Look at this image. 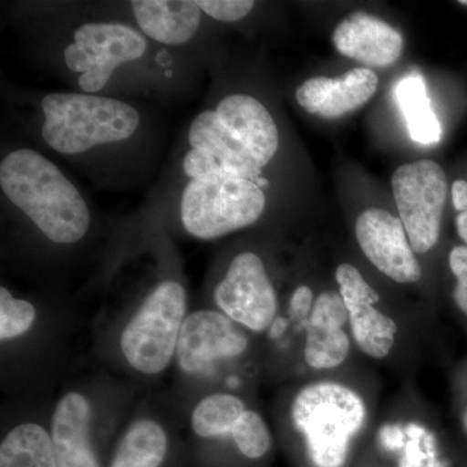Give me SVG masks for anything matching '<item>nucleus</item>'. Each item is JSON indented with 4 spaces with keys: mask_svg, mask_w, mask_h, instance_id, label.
I'll list each match as a JSON object with an SVG mask.
<instances>
[{
    "mask_svg": "<svg viewBox=\"0 0 467 467\" xmlns=\"http://www.w3.org/2000/svg\"><path fill=\"white\" fill-rule=\"evenodd\" d=\"M186 309V291L178 282L164 281L150 291L119 339L122 355L134 370L156 376L171 365Z\"/></svg>",
    "mask_w": 467,
    "mask_h": 467,
    "instance_id": "obj_5",
    "label": "nucleus"
},
{
    "mask_svg": "<svg viewBox=\"0 0 467 467\" xmlns=\"http://www.w3.org/2000/svg\"><path fill=\"white\" fill-rule=\"evenodd\" d=\"M367 417L364 399L346 384L331 380L303 387L291 405L292 423L316 467H343L350 442Z\"/></svg>",
    "mask_w": 467,
    "mask_h": 467,
    "instance_id": "obj_2",
    "label": "nucleus"
},
{
    "mask_svg": "<svg viewBox=\"0 0 467 467\" xmlns=\"http://www.w3.org/2000/svg\"><path fill=\"white\" fill-rule=\"evenodd\" d=\"M146 50V38L133 27L90 23L76 30L75 41L67 46L64 57L70 70L81 73L79 88L97 92L109 84L117 67L138 60Z\"/></svg>",
    "mask_w": 467,
    "mask_h": 467,
    "instance_id": "obj_7",
    "label": "nucleus"
},
{
    "mask_svg": "<svg viewBox=\"0 0 467 467\" xmlns=\"http://www.w3.org/2000/svg\"><path fill=\"white\" fill-rule=\"evenodd\" d=\"M247 410L241 398L233 393H212L193 409L192 426L201 438L232 435L234 427Z\"/></svg>",
    "mask_w": 467,
    "mask_h": 467,
    "instance_id": "obj_21",
    "label": "nucleus"
},
{
    "mask_svg": "<svg viewBox=\"0 0 467 467\" xmlns=\"http://www.w3.org/2000/svg\"><path fill=\"white\" fill-rule=\"evenodd\" d=\"M335 279L348 309L353 340L368 358H386L395 346L399 326L395 319L377 308L379 294L352 264L337 266Z\"/></svg>",
    "mask_w": 467,
    "mask_h": 467,
    "instance_id": "obj_11",
    "label": "nucleus"
},
{
    "mask_svg": "<svg viewBox=\"0 0 467 467\" xmlns=\"http://www.w3.org/2000/svg\"><path fill=\"white\" fill-rule=\"evenodd\" d=\"M247 348V335L223 312L196 310L184 318L175 358L187 376L204 377L218 362L239 358Z\"/></svg>",
    "mask_w": 467,
    "mask_h": 467,
    "instance_id": "obj_9",
    "label": "nucleus"
},
{
    "mask_svg": "<svg viewBox=\"0 0 467 467\" xmlns=\"http://www.w3.org/2000/svg\"><path fill=\"white\" fill-rule=\"evenodd\" d=\"M232 438L243 456L250 460L261 459L272 447V435L265 420L257 411L248 409L234 427Z\"/></svg>",
    "mask_w": 467,
    "mask_h": 467,
    "instance_id": "obj_23",
    "label": "nucleus"
},
{
    "mask_svg": "<svg viewBox=\"0 0 467 467\" xmlns=\"http://www.w3.org/2000/svg\"><path fill=\"white\" fill-rule=\"evenodd\" d=\"M463 429H465V431L467 432V410L465 411V414H463Z\"/></svg>",
    "mask_w": 467,
    "mask_h": 467,
    "instance_id": "obj_32",
    "label": "nucleus"
},
{
    "mask_svg": "<svg viewBox=\"0 0 467 467\" xmlns=\"http://www.w3.org/2000/svg\"><path fill=\"white\" fill-rule=\"evenodd\" d=\"M265 204V195L254 181L208 175L187 184L181 199V220L193 238L212 241L254 225Z\"/></svg>",
    "mask_w": 467,
    "mask_h": 467,
    "instance_id": "obj_4",
    "label": "nucleus"
},
{
    "mask_svg": "<svg viewBox=\"0 0 467 467\" xmlns=\"http://www.w3.org/2000/svg\"><path fill=\"white\" fill-rule=\"evenodd\" d=\"M193 150H204L220 162L223 173L256 181L261 168L232 129L223 124L216 110H205L193 119L189 131Z\"/></svg>",
    "mask_w": 467,
    "mask_h": 467,
    "instance_id": "obj_16",
    "label": "nucleus"
},
{
    "mask_svg": "<svg viewBox=\"0 0 467 467\" xmlns=\"http://www.w3.org/2000/svg\"><path fill=\"white\" fill-rule=\"evenodd\" d=\"M214 110L238 135L261 169L269 164L278 150L279 135L275 119L263 103L250 95H230Z\"/></svg>",
    "mask_w": 467,
    "mask_h": 467,
    "instance_id": "obj_15",
    "label": "nucleus"
},
{
    "mask_svg": "<svg viewBox=\"0 0 467 467\" xmlns=\"http://www.w3.org/2000/svg\"><path fill=\"white\" fill-rule=\"evenodd\" d=\"M460 3H461V5H467V0H462V2H460Z\"/></svg>",
    "mask_w": 467,
    "mask_h": 467,
    "instance_id": "obj_33",
    "label": "nucleus"
},
{
    "mask_svg": "<svg viewBox=\"0 0 467 467\" xmlns=\"http://www.w3.org/2000/svg\"><path fill=\"white\" fill-rule=\"evenodd\" d=\"M451 201L454 208L462 213L467 211V182L463 180H457L451 186Z\"/></svg>",
    "mask_w": 467,
    "mask_h": 467,
    "instance_id": "obj_29",
    "label": "nucleus"
},
{
    "mask_svg": "<svg viewBox=\"0 0 467 467\" xmlns=\"http://www.w3.org/2000/svg\"><path fill=\"white\" fill-rule=\"evenodd\" d=\"M333 42L339 54L367 67L392 66L404 51L402 34L382 18L365 12L350 14L337 24Z\"/></svg>",
    "mask_w": 467,
    "mask_h": 467,
    "instance_id": "obj_12",
    "label": "nucleus"
},
{
    "mask_svg": "<svg viewBox=\"0 0 467 467\" xmlns=\"http://www.w3.org/2000/svg\"><path fill=\"white\" fill-rule=\"evenodd\" d=\"M313 304V292L308 285H300L292 294L290 301V316L295 321L304 322L308 324L310 312H312Z\"/></svg>",
    "mask_w": 467,
    "mask_h": 467,
    "instance_id": "obj_28",
    "label": "nucleus"
},
{
    "mask_svg": "<svg viewBox=\"0 0 467 467\" xmlns=\"http://www.w3.org/2000/svg\"><path fill=\"white\" fill-rule=\"evenodd\" d=\"M202 12L223 23L242 20L254 9L252 0H201L196 2Z\"/></svg>",
    "mask_w": 467,
    "mask_h": 467,
    "instance_id": "obj_26",
    "label": "nucleus"
},
{
    "mask_svg": "<svg viewBox=\"0 0 467 467\" xmlns=\"http://www.w3.org/2000/svg\"><path fill=\"white\" fill-rule=\"evenodd\" d=\"M450 266L451 273L456 275L457 285L453 297L461 312L467 316V247L459 245L451 251Z\"/></svg>",
    "mask_w": 467,
    "mask_h": 467,
    "instance_id": "obj_27",
    "label": "nucleus"
},
{
    "mask_svg": "<svg viewBox=\"0 0 467 467\" xmlns=\"http://www.w3.org/2000/svg\"><path fill=\"white\" fill-rule=\"evenodd\" d=\"M349 335L344 328L313 327L306 326L304 359L315 370L339 368L348 358Z\"/></svg>",
    "mask_w": 467,
    "mask_h": 467,
    "instance_id": "obj_22",
    "label": "nucleus"
},
{
    "mask_svg": "<svg viewBox=\"0 0 467 467\" xmlns=\"http://www.w3.org/2000/svg\"><path fill=\"white\" fill-rule=\"evenodd\" d=\"M131 8L143 33L164 45H183L201 26L202 9L190 0H134Z\"/></svg>",
    "mask_w": 467,
    "mask_h": 467,
    "instance_id": "obj_17",
    "label": "nucleus"
},
{
    "mask_svg": "<svg viewBox=\"0 0 467 467\" xmlns=\"http://www.w3.org/2000/svg\"><path fill=\"white\" fill-rule=\"evenodd\" d=\"M168 450L167 432L159 423L135 420L117 445L109 467H161Z\"/></svg>",
    "mask_w": 467,
    "mask_h": 467,
    "instance_id": "obj_18",
    "label": "nucleus"
},
{
    "mask_svg": "<svg viewBox=\"0 0 467 467\" xmlns=\"http://www.w3.org/2000/svg\"><path fill=\"white\" fill-rule=\"evenodd\" d=\"M377 88L376 73L368 67H356L335 78L306 79L297 88L296 99L312 115L339 119L367 104Z\"/></svg>",
    "mask_w": 467,
    "mask_h": 467,
    "instance_id": "obj_13",
    "label": "nucleus"
},
{
    "mask_svg": "<svg viewBox=\"0 0 467 467\" xmlns=\"http://www.w3.org/2000/svg\"><path fill=\"white\" fill-rule=\"evenodd\" d=\"M42 109L46 143L66 155L128 140L140 122L137 109L124 101L77 92L47 95Z\"/></svg>",
    "mask_w": 467,
    "mask_h": 467,
    "instance_id": "obj_3",
    "label": "nucleus"
},
{
    "mask_svg": "<svg viewBox=\"0 0 467 467\" xmlns=\"http://www.w3.org/2000/svg\"><path fill=\"white\" fill-rule=\"evenodd\" d=\"M347 322H349V315L342 295L339 292L325 291L315 300L306 326L344 328Z\"/></svg>",
    "mask_w": 467,
    "mask_h": 467,
    "instance_id": "obj_25",
    "label": "nucleus"
},
{
    "mask_svg": "<svg viewBox=\"0 0 467 467\" xmlns=\"http://www.w3.org/2000/svg\"><path fill=\"white\" fill-rule=\"evenodd\" d=\"M396 98L411 140L425 146L438 143L441 140V126L427 97L423 77H404L396 88Z\"/></svg>",
    "mask_w": 467,
    "mask_h": 467,
    "instance_id": "obj_20",
    "label": "nucleus"
},
{
    "mask_svg": "<svg viewBox=\"0 0 467 467\" xmlns=\"http://www.w3.org/2000/svg\"><path fill=\"white\" fill-rule=\"evenodd\" d=\"M90 402L79 392H67L57 402L51 441L58 467H101L90 441Z\"/></svg>",
    "mask_w": 467,
    "mask_h": 467,
    "instance_id": "obj_14",
    "label": "nucleus"
},
{
    "mask_svg": "<svg viewBox=\"0 0 467 467\" xmlns=\"http://www.w3.org/2000/svg\"><path fill=\"white\" fill-rule=\"evenodd\" d=\"M36 312L29 301L16 299L5 287L0 288V339H15L27 333L36 321Z\"/></svg>",
    "mask_w": 467,
    "mask_h": 467,
    "instance_id": "obj_24",
    "label": "nucleus"
},
{
    "mask_svg": "<svg viewBox=\"0 0 467 467\" xmlns=\"http://www.w3.org/2000/svg\"><path fill=\"white\" fill-rule=\"evenodd\" d=\"M0 186L51 242L72 244L90 227V211L75 184L36 150L8 153L0 164Z\"/></svg>",
    "mask_w": 467,
    "mask_h": 467,
    "instance_id": "obj_1",
    "label": "nucleus"
},
{
    "mask_svg": "<svg viewBox=\"0 0 467 467\" xmlns=\"http://www.w3.org/2000/svg\"><path fill=\"white\" fill-rule=\"evenodd\" d=\"M285 327H287V322L284 318L276 317L275 322L269 327L270 337H278L285 333Z\"/></svg>",
    "mask_w": 467,
    "mask_h": 467,
    "instance_id": "obj_31",
    "label": "nucleus"
},
{
    "mask_svg": "<svg viewBox=\"0 0 467 467\" xmlns=\"http://www.w3.org/2000/svg\"><path fill=\"white\" fill-rule=\"evenodd\" d=\"M355 233L362 254L384 275L401 285L422 278V267L400 217L384 209H368L356 221Z\"/></svg>",
    "mask_w": 467,
    "mask_h": 467,
    "instance_id": "obj_10",
    "label": "nucleus"
},
{
    "mask_svg": "<svg viewBox=\"0 0 467 467\" xmlns=\"http://www.w3.org/2000/svg\"><path fill=\"white\" fill-rule=\"evenodd\" d=\"M456 226L460 238L467 244V211L457 216Z\"/></svg>",
    "mask_w": 467,
    "mask_h": 467,
    "instance_id": "obj_30",
    "label": "nucleus"
},
{
    "mask_svg": "<svg viewBox=\"0 0 467 467\" xmlns=\"http://www.w3.org/2000/svg\"><path fill=\"white\" fill-rule=\"evenodd\" d=\"M0 467H58L51 435L36 423L15 427L0 444Z\"/></svg>",
    "mask_w": 467,
    "mask_h": 467,
    "instance_id": "obj_19",
    "label": "nucleus"
},
{
    "mask_svg": "<svg viewBox=\"0 0 467 467\" xmlns=\"http://www.w3.org/2000/svg\"><path fill=\"white\" fill-rule=\"evenodd\" d=\"M393 196L417 254H427L441 236L448 180L444 169L432 160H418L398 168L392 177Z\"/></svg>",
    "mask_w": 467,
    "mask_h": 467,
    "instance_id": "obj_6",
    "label": "nucleus"
},
{
    "mask_svg": "<svg viewBox=\"0 0 467 467\" xmlns=\"http://www.w3.org/2000/svg\"><path fill=\"white\" fill-rule=\"evenodd\" d=\"M223 315L254 333L269 330L276 318L278 299L263 260L254 252L239 254L214 290Z\"/></svg>",
    "mask_w": 467,
    "mask_h": 467,
    "instance_id": "obj_8",
    "label": "nucleus"
}]
</instances>
